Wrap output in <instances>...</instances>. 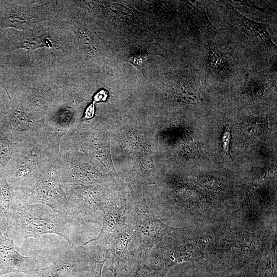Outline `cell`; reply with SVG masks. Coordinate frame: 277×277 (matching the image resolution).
<instances>
[{
	"mask_svg": "<svg viewBox=\"0 0 277 277\" xmlns=\"http://www.w3.org/2000/svg\"><path fill=\"white\" fill-rule=\"evenodd\" d=\"M67 222L49 207L40 205H17L10 220L9 228L12 236L17 240L28 238H41L47 234L61 236L70 247L74 243L69 235Z\"/></svg>",
	"mask_w": 277,
	"mask_h": 277,
	"instance_id": "1",
	"label": "cell"
},
{
	"mask_svg": "<svg viewBox=\"0 0 277 277\" xmlns=\"http://www.w3.org/2000/svg\"><path fill=\"white\" fill-rule=\"evenodd\" d=\"M174 231L157 244L147 256L149 258L150 263L146 266L160 277H164L172 267L179 263L198 261L203 255L206 244L205 241L181 238L174 234Z\"/></svg>",
	"mask_w": 277,
	"mask_h": 277,
	"instance_id": "2",
	"label": "cell"
},
{
	"mask_svg": "<svg viewBox=\"0 0 277 277\" xmlns=\"http://www.w3.org/2000/svg\"><path fill=\"white\" fill-rule=\"evenodd\" d=\"M135 216L133 225H130V242L138 264H143L151 249L175 229L161 221L146 204L137 205Z\"/></svg>",
	"mask_w": 277,
	"mask_h": 277,
	"instance_id": "3",
	"label": "cell"
},
{
	"mask_svg": "<svg viewBox=\"0 0 277 277\" xmlns=\"http://www.w3.org/2000/svg\"><path fill=\"white\" fill-rule=\"evenodd\" d=\"M34 256L22 255L15 248L14 240L8 238L0 230V276L12 272L30 274L37 271Z\"/></svg>",
	"mask_w": 277,
	"mask_h": 277,
	"instance_id": "4",
	"label": "cell"
},
{
	"mask_svg": "<svg viewBox=\"0 0 277 277\" xmlns=\"http://www.w3.org/2000/svg\"><path fill=\"white\" fill-rule=\"evenodd\" d=\"M31 196L27 205L36 203L46 205L67 222L70 221L72 216L70 208L55 180L48 179L39 183L34 187Z\"/></svg>",
	"mask_w": 277,
	"mask_h": 277,
	"instance_id": "5",
	"label": "cell"
},
{
	"mask_svg": "<svg viewBox=\"0 0 277 277\" xmlns=\"http://www.w3.org/2000/svg\"><path fill=\"white\" fill-rule=\"evenodd\" d=\"M131 234L130 225L115 234L105 246H109L111 252V263L109 268L116 276L122 270H126L129 258V243Z\"/></svg>",
	"mask_w": 277,
	"mask_h": 277,
	"instance_id": "6",
	"label": "cell"
},
{
	"mask_svg": "<svg viewBox=\"0 0 277 277\" xmlns=\"http://www.w3.org/2000/svg\"><path fill=\"white\" fill-rule=\"evenodd\" d=\"M127 212L115 207L107 208L103 212V223L98 235L94 239L87 242L84 245L92 244L102 245L115 234L125 228Z\"/></svg>",
	"mask_w": 277,
	"mask_h": 277,
	"instance_id": "7",
	"label": "cell"
},
{
	"mask_svg": "<svg viewBox=\"0 0 277 277\" xmlns=\"http://www.w3.org/2000/svg\"><path fill=\"white\" fill-rule=\"evenodd\" d=\"M232 14L246 33L256 39L267 49L276 53V46L269 36L266 25L249 19L233 8Z\"/></svg>",
	"mask_w": 277,
	"mask_h": 277,
	"instance_id": "8",
	"label": "cell"
},
{
	"mask_svg": "<svg viewBox=\"0 0 277 277\" xmlns=\"http://www.w3.org/2000/svg\"><path fill=\"white\" fill-rule=\"evenodd\" d=\"M73 248L64 252L49 266L38 270L37 277H69L78 261Z\"/></svg>",
	"mask_w": 277,
	"mask_h": 277,
	"instance_id": "9",
	"label": "cell"
},
{
	"mask_svg": "<svg viewBox=\"0 0 277 277\" xmlns=\"http://www.w3.org/2000/svg\"><path fill=\"white\" fill-rule=\"evenodd\" d=\"M17 205L12 187L6 179L0 175V230L7 236L12 212Z\"/></svg>",
	"mask_w": 277,
	"mask_h": 277,
	"instance_id": "10",
	"label": "cell"
},
{
	"mask_svg": "<svg viewBox=\"0 0 277 277\" xmlns=\"http://www.w3.org/2000/svg\"><path fill=\"white\" fill-rule=\"evenodd\" d=\"M209 53L207 61V71L216 76L225 77L230 72L228 60L215 48L214 45L209 42Z\"/></svg>",
	"mask_w": 277,
	"mask_h": 277,
	"instance_id": "11",
	"label": "cell"
},
{
	"mask_svg": "<svg viewBox=\"0 0 277 277\" xmlns=\"http://www.w3.org/2000/svg\"><path fill=\"white\" fill-rule=\"evenodd\" d=\"M188 3L190 8L192 21L196 29L215 32L216 29L209 20L204 6L197 1H188Z\"/></svg>",
	"mask_w": 277,
	"mask_h": 277,
	"instance_id": "12",
	"label": "cell"
},
{
	"mask_svg": "<svg viewBox=\"0 0 277 277\" xmlns=\"http://www.w3.org/2000/svg\"><path fill=\"white\" fill-rule=\"evenodd\" d=\"M260 124L254 120H249L243 123L241 130L243 134L247 138H253L258 136L261 132Z\"/></svg>",
	"mask_w": 277,
	"mask_h": 277,
	"instance_id": "13",
	"label": "cell"
},
{
	"mask_svg": "<svg viewBox=\"0 0 277 277\" xmlns=\"http://www.w3.org/2000/svg\"><path fill=\"white\" fill-rule=\"evenodd\" d=\"M197 179L202 186L210 190L218 191L221 188L220 181L213 177L202 176Z\"/></svg>",
	"mask_w": 277,
	"mask_h": 277,
	"instance_id": "14",
	"label": "cell"
},
{
	"mask_svg": "<svg viewBox=\"0 0 277 277\" xmlns=\"http://www.w3.org/2000/svg\"><path fill=\"white\" fill-rule=\"evenodd\" d=\"M264 85L263 83L259 80H251L247 83L246 86V91L247 93L254 96L263 91Z\"/></svg>",
	"mask_w": 277,
	"mask_h": 277,
	"instance_id": "15",
	"label": "cell"
},
{
	"mask_svg": "<svg viewBox=\"0 0 277 277\" xmlns=\"http://www.w3.org/2000/svg\"><path fill=\"white\" fill-rule=\"evenodd\" d=\"M129 277H160L154 271L144 264H138L135 271Z\"/></svg>",
	"mask_w": 277,
	"mask_h": 277,
	"instance_id": "16",
	"label": "cell"
},
{
	"mask_svg": "<svg viewBox=\"0 0 277 277\" xmlns=\"http://www.w3.org/2000/svg\"><path fill=\"white\" fill-rule=\"evenodd\" d=\"M147 54L140 53L130 56L126 60L140 69L142 64L147 60Z\"/></svg>",
	"mask_w": 277,
	"mask_h": 277,
	"instance_id": "17",
	"label": "cell"
},
{
	"mask_svg": "<svg viewBox=\"0 0 277 277\" xmlns=\"http://www.w3.org/2000/svg\"><path fill=\"white\" fill-rule=\"evenodd\" d=\"M231 140V133L229 130H225L223 134L222 138V145L223 152L229 155V145Z\"/></svg>",
	"mask_w": 277,
	"mask_h": 277,
	"instance_id": "18",
	"label": "cell"
},
{
	"mask_svg": "<svg viewBox=\"0 0 277 277\" xmlns=\"http://www.w3.org/2000/svg\"><path fill=\"white\" fill-rule=\"evenodd\" d=\"M102 268L97 266L88 268L87 277H101Z\"/></svg>",
	"mask_w": 277,
	"mask_h": 277,
	"instance_id": "19",
	"label": "cell"
},
{
	"mask_svg": "<svg viewBox=\"0 0 277 277\" xmlns=\"http://www.w3.org/2000/svg\"><path fill=\"white\" fill-rule=\"evenodd\" d=\"M107 92L104 90L99 91L93 97V102H104L107 98Z\"/></svg>",
	"mask_w": 277,
	"mask_h": 277,
	"instance_id": "20",
	"label": "cell"
},
{
	"mask_svg": "<svg viewBox=\"0 0 277 277\" xmlns=\"http://www.w3.org/2000/svg\"><path fill=\"white\" fill-rule=\"evenodd\" d=\"M94 105L95 103L93 102L87 107L85 112L84 119H90L93 117L95 111Z\"/></svg>",
	"mask_w": 277,
	"mask_h": 277,
	"instance_id": "21",
	"label": "cell"
},
{
	"mask_svg": "<svg viewBox=\"0 0 277 277\" xmlns=\"http://www.w3.org/2000/svg\"><path fill=\"white\" fill-rule=\"evenodd\" d=\"M4 65L3 64L0 63V68H2V67H4ZM0 84L2 85V86L4 87V88L6 90V91H7V93L8 95L9 96V93H8V91H7L6 88L5 87L4 85L1 82H0Z\"/></svg>",
	"mask_w": 277,
	"mask_h": 277,
	"instance_id": "22",
	"label": "cell"
}]
</instances>
